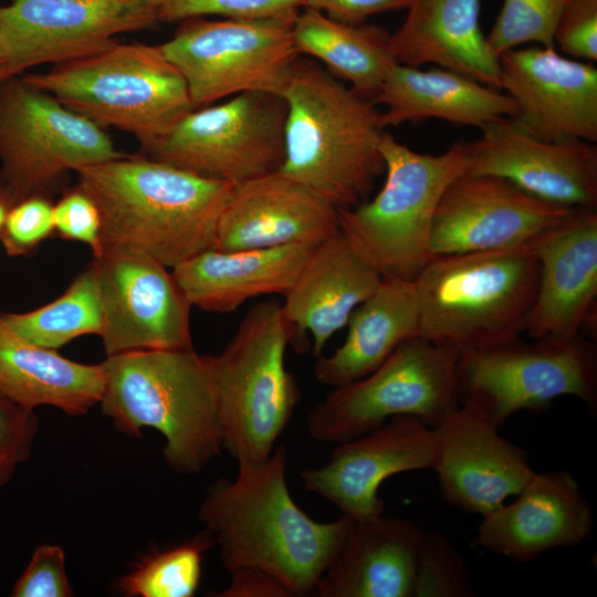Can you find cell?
<instances>
[{"instance_id": "6da1fadb", "label": "cell", "mask_w": 597, "mask_h": 597, "mask_svg": "<svg viewBox=\"0 0 597 597\" xmlns=\"http://www.w3.org/2000/svg\"><path fill=\"white\" fill-rule=\"evenodd\" d=\"M287 450L274 448L259 463L239 465L234 480L208 488L199 519L211 533L224 569L263 570L292 597L313 595L350 516L331 522L311 519L294 502L285 479Z\"/></svg>"}, {"instance_id": "7a4b0ae2", "label": "cell", "mask_w": 597, "mask_h": 597, "mask_svg": "<svg viewBox=\"0 0 597 597\" xmlns=\"http://www.w3.org/2000/svg\"><path fill=\"white\" fill-rule=\"evenodd\" d=\"M75 172L98 210L101 243L140 250L169 269L213 248L234 186L127 155Z\"/></svg>"}, {"instance_id": "3957f363", "label": "cell", "mask_w": 597, "mask_h": 597, "mask_svg": "<svg viewBox=\"0 0 597 597\" xmlns=\"http://www.w3.org/2000/svg\"><path fill=\"white\" fill-rule=\"evenodd\" d=\"M281 95L286 119L279 172L337 209L366 201L385 172L381 112L306 56L294 62Z\"/></svg>"}, {"instance_id": "277c9868", "label": "cell", "mask_w": 597, "mask_h": 597, "mask_svg": "<svg viewBox=\"0 0 597 597\" xmlns=\"http://www.w3.org/2000/svg\"><path fill=\"white\" fill-rule=\"evenodd\" d=\"M102 412L128 436L156 429L164 459L179 473L201 471L223 449L213 356L143 349L106 356Z\"/></svg>"}, {"instance_id": "5b68a950", "label": "cell", "mask_w": 597, "mask_h": 597, "mask_svg": "<svg viewBox=\"0 0 597 597\" xmlns=\"http://www.w3.org/2000/svg\"><path fill=\"white\" fill-rule=\"evenodd\" d=\"M532 247L434 255L415 280L419 336L460 354L525 332L538 286Z\"/></svg>"}, {"instance_id": "8992f818", "label": "cell", "mask_w": 597, "mask_h": 597, "mask_svg": "<svg viewBox=\"0 0 597 597\" xmlns=\"http://www.w3.org/2000/svg\"><path fill=\"white\" fill-rule=\"evenodd\" d=\"M23 77L97 126L133 134L143 148L195 109L185 78L159 45L115 42Z\"/></svg>"}, {"instance_id": "52a82bcc", "label": "cell", "mask_w": 597, "mask_h": 597, "mask_svg": "<svg viewBox=\"0 0 597 597\" xmlns=\"http://www.w3.org/2000/svg\"><path fill=\"white\" fill-rule=\"evenodd\" d=\"M385 182L371 199L338 209V228L381 279L415 281L434 256L431 227L448 185L467 169L465 142L421 154L384 134Z\"/></svg>"}, {"instance_id": "ba28073f", "label": "cell", "mask_w": 597, "mask_h": 597, "mask_svg": "<svg viewBox=\"0 0 597 597\" xmlns=\"http://www.w3.org/2000/svg\"><path fill=\"white\" fill-rule=\"evenodd\" d=\"M294 327L277 301L259 302L213 356L222 447L238 465L266 460L301 399L285 350Z\"/></svg>"}, {"instance_id": "9c48e42d", "label": "cell", "mask_w": 597, "mask_h": 597, "mask_svg": "<svg viewBox=\"0 0 597 597\" xmlns=\"http://www.w3.org/2000/svg\"><path fill=\"white\" fill-rule=\"evenodd\" d=\"M124 156L100 126L23 76L0 83V199L51 200L66 175Z\"/></svg>"}, {"instance_id": "30bf717a", "label": "cell", "mask_w": 597, "mask_h": 597, "mask_svg": "<svg viewBox=\"0 0 597 597\" xmlns=\"http://www.w3.org/2000/svg\"><path fill=\"white\" fill-rule=\"evenodd\" d=\"M460 353L421 336L401 343L367 376L334 387L308 412L306 428L320 442L339 443L410 415L434 428L459 407Z\"/></svg>"}, {"instance_id": "8fae6325", "label": "cell", "mask_w": 597, "mask_h": 597, "mask_svg": "<svg viewBox=\"0 0 597 597\" xmlns=\"http://www.w3.org/2000/svg\"><path fill=\"white\" fill-rule=\"evenodd\" d=\"M460 405L499 429L515 412H540L561 396H573L597 410V346L582 334L519 338L496 347L461 353L457 364Z\"/></svg>"}, {"instance_id": "7c38bea8", "label": "cell", "mask_w": 597, "mask_h": 597, "mask_svg": "<svg viewBox=\"0 0 597 597\" xmlns=\"http://www.w3.org/2000/svg\"><path fill=\"white\" fill-rule=\"evenodd\" d=\"M296 14L188 19L159 46L185 78L193 108L245 92L281 94L300 56L293 41Z\"/></svg>"}, {"instance_id": "4fadbf2b", "label": "cell", "mask_w": 597, "mask_h": 597, "mask_svg": "<svg viewBox=\"0 0 597 597\" xmlns=\"http://www.w3.org/2000/svg\"><path fill=\"white\" fill-rule=\"evenodd\" d=\"M285 119L281 94L245 92L192 109L144 150L154 160L235 186L279 171Z\"/></svg>"}, {"instance_id": "5bb4252c", "label": "cell", "mask_w": 597, "mask_h": 597, "mask_svg": "<svg viewBox=\"0 0 597 597\" xmlns=\"http://www.w3.org/2000/svg\"><path fill=\"white\" fill-rule=\"evenodd\" d=\"M104 314L106 356L143 349H191V303L169 268L125 245L101 243L93 261Z\"/></svg>"}, {"instance_id": "9a60e30c", "label": "cell", "mask_w": 597, "mask_h": 597, "mask_svg": "<svg viewBox=\"0 0 597 597\" xmlns=\"http://www.w3.org/2000/svg\"><path fill=\"white\" fill-rule=\"evenodd\" d=\"M156 7L135 0H11L0 6V40L10 75L80 60L117 34L154 29Z\"/></svg>"}, {"instance_id": "2e32d148", "label": "cell", "mask_w": 597, "mask_h": 597, "mask_svg": "<svg viewBox=\"0 0 597 597\" xmlns=\"http://www.w3.org/2000/svg\"><path fill=\"white\" fill-rule=\"evenodd\" d=\"M574 210L537 198L505 178L464 171L439 200L431 252L442 255L526 244Z\"/></svg>"}, {"instance_id": "e0dca14e", "label": "cell", "mask_w": 597, "mask_h": 597, "mask_svg": "<svg viewBox=\"0 0 597 597\" xmlns=\"http://www.w3.org/2000/svg\"><path fill=\"white\" fill-rule=\"evenodd\" d=\"M438 457L434 429L410 415L395 416L354 439L336 443L328 461L301 471L304 489L354 519L384 512L378 490L388 478L433 470Z\"/></svg>"}, {"instance_id": "ac0fdd59", "label": "cell", "mask_w": 597, "mask_h": 597, "mask_svg": "<svg viewBox=\"0 0 597 597\" xmlns=\"http://www.w3.org/2000/svg\"><path fill=\"white\" fill-rule=\"evenodd\" d=\"M465 143L467 172L507 179L545 201L569 208H597V146L572 139L551 142L525 130L513 118L480 128Z\"/></svg>"}, {"instance_id": "d6986e66", "label": "cell", "mask_w": 597, "mask_h": 597, "mask_svg": "<svg viewBox=\"0 0 597 597\" xmlns=\"http://www.w3.org/2000/svg\"><path fill=\"white\" fill-rule=\"evenodd\" d=\"M500 88L517 106L513 119L551 140L597 142V69L556 49H512L499 56Z\"/></svg>"}, {"instance_id": "ffe728a7", "label": "cell", "mask_w": 597, "mask_h": 597, "mask_svg": "<svg viewBox=\"0 0 597 597\" xmlns=\"http://www.w3.org/2000/svg\"><path fill=\"white\" fill-rule=\"evenodd\" d=\"M441 496L467 513L484 516L516 495L533 476L527 452L499 433L478 410L465 406L433 428Z\"/></svg>"}, {"instance_id": "44dd1931", "label": "cell", "mask_w": 597, "mask_h": 597, "mask_svg": "<svg viewBox=\"0 0 597 597\" xmlns=\"http://www.w3.org/2000/svg\"><path fill=\"white\" fill-rule=\"evenodd\" d=\"M528 244L540 263L538 286L526 329L535 339L595 338L597 301V208H576Z\"/></svg>"}, {"instance_id": "7402d4cb", "label": "cell", "mask_w": 597, "mask_h": 597, "mask_svg": "<svg viewBox=\"0 0 597 597\" xmlns=\"http://www.w3.org/2000/svg\"><path fill=\"white\" fill-rule=\"evenodd\" d=\"M338 230V209L334 205L276 171L233 186L212 249L316 245Z\"/></svg>"}, {"instance_id": "603a6c76", "label": "cell", "mask_w": 597, "mask_h": 597, "mask_svg": "<svg viewBox=\"0 0 597 597\" xmlns=\"http://www.w3.org/2000/svg\"><path fill=\"white\" fill-rule=\"evenodd\" d=\"M510 504L482 516L474 544L520 563L584 543L594 512L568 471L534 473Z\"/></svg>"}, {"instance_id": "cb8c5ba5", "label": "cell", "mask_w": 597, "mask_h": 597, "mask_svg": "<svg viewBox=\"0 0 597 597\" xmlns=\"http://www.w3.org/2000/svg\"><path fill=\"white\" fill-rule=\"evenodd\" d=\"M423 530L384 513L354 519L321 575L317 597H412Z\"/></svg>"}, {"instance_id": "d4e9b609", "label": "cell", "mask_w": 597, "mask_h": 597, "mask_svg": "<svg viewBox=\"0 0 597 597\" xmlns=\"http://www.w3.org/2000/svg\"><path fill=\"white\" fill-rule=\"evenodd\" d=\"M381 280L339 230L316 244L282 304L296 350L310 334L313 355H323L328 339Z\"/></svg>"}, {"instance_id": "484cf974", "label": "cell", "mask_w": 597, "mask_h": 597, "mask_svg": "<svg viewBox=\"0 0 597 597\" xmlns=\"http://www.w3.org/2000/svg\"><path fill=\"white\" fill-rule=\"evenodd\" d=\"M406 9L390 36L397 63L433 64L500 88L499 59L480 27V0H410Z\"/></svg>"}, {"instance_id": "4316f807", "label": "cell", "mask_w": 597, "mask_h": 597, "mask_svg": "<svg viewBox=\"0 0 597 597\" xmlns=\"http://www.w3.org/2000/svg\"><path fill=\"white\" fill-rule=\"evenodd\" d=\"M314 247L209 249L176 265L171 273L192 306L229 313L261 295H285Z\"/></svg>"}, {"instance_id": "83f0119b", "label": "cell", "mask_w": 597, "mask_h": 597, "mask_svg": "<svg viewBox=\"0 0 597 597\" xmlns=\"http://www.w3.org/2000/svg\"><path fill=\"white\" fill-rule=\"evenodd\" d=\"M373 103L386 107L381 123L398 126L428 118L482 128L501 118H513L517 106L506 93L458 72L395 64Z\"/></svg>"}, {"instance_id": "f1b7e54d", "label": "cell", "mask_w": 597, "mask_h": 597, "mask_svg": "<svg viewBox=\"0 0 597 597\" xmlns=\"http://www.w3.org/2000/svg\"><path fill=\"white\" fill-rule=\"evenodd\" d=\"M344 343L329 356H318L316 380L332 387L360 379L405 341L419 336V304L415 281L383 279L352 313Z\"/></svg>"}, {"instance_id": "f546056e", "label": "cell", "mask_w": 597, "mask_h": 597, "mask_svg": "<svg viewBox=\"0 0 597 597\" xmlns=\"http://www.w3.org/2000/svg\"><path fill=\"white\" fill-rule=\"evenodd\" d=\"M104 385L102 364L77 363L29 342L0 312V392L31 409L51 406L80 416L100 402Z\"/></svg>"}, {"instance_id": "4dcf8cb0", "label": "cell", "mask_w": 597, "mask_h": 597, "mask_svg": "<svg viewBox=\"0 0 597 597\" xmlns=\"http://www.w3.org/2000/svg\"><path fill=\"white\" fill-rule=\"evenodd\" d=\"M391 33L379 25L349 24L304 7L293 24V41L300 56L317 60L339 81L350 84L358 96L371 101L397 64Z\"/></svg>"}, {"instance_id": "1f68e13d", "label": "cell", "mask_w": 597, "mask_h": 597, "mask_svg": "<svg viewBox=\"0 0 597 597\" xmlns=\"http://www.w3.org/2000/svg\"><path fill=\"white\" fill-rule=\"evenodd\" d=\"M6 322L23 338L57 349L88 334L101 335L104 327L102 297L91 262L53 302L23 313H2Z\"/></svg>"}, {"instance_id": "d6a6232c", "label": "cell", "mask_w": 597, "mask_h": 597, "mask_svg": "<svg viewBox=\"0 0 597 597\" xmlns=\"http://www.w3.org/2000/svg\"><path fill=\"white\" fill-rule=\"evenodd\" d=\"M213 545L205 530L191 541L147 556L121 579L119 588L130 597H191L200 584L203 552Z\"/></svg>"}, {"instance_id": "836d02e7", "label": "cell", "mask_w": 597, "mask_h": 597, "mask_svg": "<svg viewBox=\"0 0 597 597\" xmlns=\"http://www.w3.org/2000/svg\"><path fill=\"white\" fill-rule=\"evenodd\" d=\"M469 565L457 545L437 530L423 531L412 597H471Z\"/></svg>"}, {"instance_id": "e575fe53", "label": "cell", "mask_w": 597, "mask_h": 597, "mask_svg": "<svg viewBox=\"0 0 597 597\" xmlns=\"http://www.w3.org/2000/svg\"><path fill=\"white\" fill-rule=\"evenodd\" d=\"M568 0H504L500 14L485 36L499 59L504 52L534 42L553 48L559 15Z\"/></svg>"}, {"instance_id": "d590c367", "label": "cell", "mask_w": 597, "mask_h": 597, "mask_svg": "<svg viewBox=\"0 0 597 597\" xmlns=\"http://www.w3.org/2000/svg\"><path fill=\"white\" fill-rule=\"evenodd\" d=\"M159 22H176L201 15L227 19H266L296 14L305 0H159L155 3Z\"/></svg>"}, {"instance_id": "8d00e7d4", "label": "cell", "mask_w": 597, "mask_h": 597, "mask_svg": "<svg viewBox=\"0 0 597 597\" xmlns=\"http://www.w3.org/2000/svg\"><path fill=\"white\" fill-rule=\"evenodd\" d=\"M53 232L55 230L51 200L34 197L9 209L0 242L7 255L27 256L35 252Z\"/></svg>"}, {"instance_id": "74e56055", "label": "cell", "mask_w": 597, "mask_h": 597, "mask_svg": "<svg viewBox=\"0 0 597 597\" xmlns=\"http://www.w3.org/2000/svg\"><path fill=\"white\" fill-rule=\"evenodd\" d=\"M38 432L34 409L24 407L0 392V486L31 457Z\"/></svg>"}, {"instance_id": "f35d334b", "label": "cell", "mask_w": 597, "mask_h": 597, "mask_svg": "<svg viewBox=\"0 0 597 597\" xmlns=\"http://www.w3.org/2000/svg\"><path fill=\"white\" fill-rule=\"evenodd\" d=\"M11 595L14 597L72 596L63 549L50 544L38 546L25 569L17 579Z\"/></svg>"}, {"instance_id": "ab89813d", "label": "cell", "mask_w": 597, "mask_h": 597, "mask_svg": "<svg viewBox=\"0 0 597 597\" xmlns=\"http://www.w3.org/2000/svg\"><path fill=\"white\" fill-rule=\"evenodd\" d=\"M555 49L572 59L597 60V0H568L554 33Z\"/></svg>"}, {"instance_id": "60d3db41", "label": "cell", "mask_w": 597, "mask_h": 597, "mask_svg": "<svg viewBox=\"0 0 597 597\" xmlns=\"http://www.w3.org/2000/svg\"><path fill=\"white\" fill-rule=\"evenodd\" d=\"M55 232L63 239L87 244L95 253L101 247V218L93 200L77 186L53 206Z\"/></svg>"}, {"instance_id": "b9f144b4", "label": "cell", "mask_w": 597, "mask_h": 597, "mask_svg": "<svg viewBox=\"0 0 597 597\" xmlns=\"http://www.w3.org/2000/svg\"><path fill=\"white\" fill-rule=\"evenodd\" d=\"M410 0H305V7L336 21L362 24L378 13L406 9Z\"/></svg>"}, {"instance_id": "7bdbcfd3", "label": "cell", "mask_w": 597, "mask_h": 597, "mask_svg": "<svg viewBox=\"0 0 597 597\" xmlns=\"http://www.w3.org/2000/svg\"><path fill=\"white\" fill-rule=\"evenodd\" d=\"M231 582L219 597H292L286 587L270 574L241 568L230 574Z\"/></svg>"}, {"instance_id": "ee69618b", "label": "cell", "mask_w": 597, "mask_h": 597, "mask_svg": "<svg viewBox=\"0 0 597 597\" xmlns=\"http://www.w3.org/2000/svg\"><path fill=\"white\" fill-rule=\"evenodd\" d=\"M8 76H12V75H10L8 71L6 53H4L3 45L0 40V82H2Z\"/></svg>"}, {"instance_id": "f6af8a7d", "label": "cell", "mask_w": 597, "mask_h": 597, "mask_svg": "<svg viewBox=\"0 0 597 597\" xmlns=\"http://www.w3.org/2000/svg\"><path fill=\"white\" fill-rule=\"evenodd\" d=\"M9 207L0 199V237Z\"/></svg>"}, {"instance_id": "bcb514c9", "label": "cell", "mask_w": 597, "mask_h": 597, "mask_svg": "<svg viewBox=\"0 0 597 597\" xmlns=\"http://www.w3.org/2000/svg\"><path fill=\"white\" fill-rule=\"evenodd\" d=\"M135 1H140V2H147V3H151L155 6V3L159 0H135Z\"/></svg>"}]
</instances>
